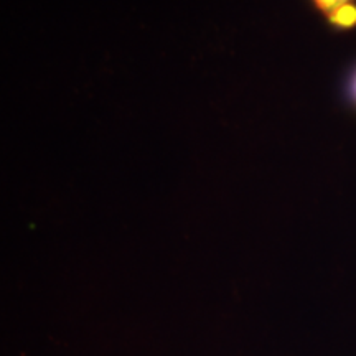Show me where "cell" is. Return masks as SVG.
I'll return each instance as SVG.
<instances>
[{"instance_id": "cell-1", "label": "cell", "mask_w": 356, "mask_h": 356, "mask_svg": "<svg viewBox=\"0 0 356 356\" xmlns=\"http://www.w3.org/2000/svg\"><path fill=\"white\" fill-rule=\"evenodd\" d=\"M327 19L338 30H350L356 26V6L355 3H346L327 13Z\"/></svg>"}, {"instance_id": "cell-2", "label": "cell", "mask_w": 356, "mask_h": 356, "mask_svg": "<svg viewBox=\"0 0 356 356\" xmlns=\"http://www.w3.org/2000/svg\"><path fill=\"white\" fill-rule=\"evenodd\" d=\"M312 2H314V6L317 7L320 12H323L325 15H327V13H330L338 7L346 6V3H353L355 0H312Z\"/></svg>"}, {"instance_id": "cell-3", "label": "cell", "mask_w": 356, "mask_h": 356, "mask_svg": "<svg viewBox=\"0 0 356 356\" xmlns=\"http://www.w3.org/2000/svg\"><path fill=\"white\" fill-rule=\"evenodd\" d=\"M350 95H351V99L356 102V71H355L353 78H351V83H350Z\"/></svg>"}]
</instances>
